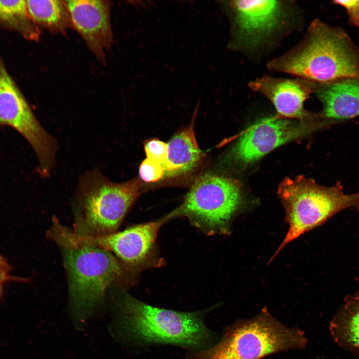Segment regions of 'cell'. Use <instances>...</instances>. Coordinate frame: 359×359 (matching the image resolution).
Segmentation results:
<instances>
[{"label": "cell", "instance_id": "cell-5", "mask_svg": "<svg viewBox=\"0 0 359 359\" xmlns=\"http://www.w3.org/2000/svg\"><path fill=\"white\" fill-rule=\"evenodd\" d=\"M307 343L302 331L285 326L264 308L254 317L232 325L218 343L192 354L190 359H261L303 349Z\"/></svg>", "mask_w": 359, "mask_h": 359}, {"label": "cell", "instance_id": "cell-16", "mask_svg": "<svg viewBox=\"0 0 359 359\" xmlns=\"http://www.w3.org/2000/svg\"><path fill=\"white\" fill-rule=\"evenodd\" d=\"M330 331L340 347L359 354V291L344 299L331 322Z\"/></svg>", "mask_w": 359, "mask_h": 359}, {"label": "cell", "instance_id": "cell-14", "mask_svg": "<svg viewBox=\"0 0 359 359\" xmlns=\"http://www.w3.org/2000/svg\"><path fill=\"white\" fill-rule=\"evenodd\" d=\"M314 94L322 104V113L329 119L340 122L359 116V80L318 84Z\"/></svg>", "mask_w": 359, "mask_h": 359}, {"label": "cell", "instance_id": "cell-19", "mask_svg": "<svg viewBox=\"0 0 359 359\" xmlns=\"http://www.w3.org/2000/svg\"><path fill=\"white\" fill-rule=\"evenodd\" d=\"M139 175L144 182H154L164 177L165 170L163 164L146 158L139 166Z\"/></svg>", "mask_w": 359, "mask_h": 359}, {"label": "cell", "instance_id": "cell-3", "mask_svg": "<svg viewBox=\"0 0 359 359\" xmlns=\"http://www.w3.org/2000/svg\"><path fill=\"white\" fill-rule=\"evenodd\" d=\"M230 24L228 49L260 63L281 42L304 27L303 9L294 0L218 1Z\"/></svg>", "mask_w": 359, "mask_h": 359}, {"label": "cell", "instance_id": "cell-6", "mask_svg": "<svg viewBox=\"0 0 359 359\" xmlns=\"http://www.w3.org/2000/svg\"><path fill=\"white\" fill-rule=\"evenodd\" d=\"M278 194L286 211L289 229L271 262L288 243L348 208L359 210V191L346 193L340 184L325 186L303 176L286 178Z\"/></svg>", "mask_w": 359, "mask_h": 359}, {"label": "cell", "instance_id": "cell-21", "mask_svg": "<svg viewBox=\"0 0 359 359\" xmlns=\"http://www.w3.org/2000/svg\"><path fill=\"white\" fill-rule=\"evenodd\" d=\"M12 268L8 260L0 254V302L4 295V287L9 282L27 283L26 278L15 276L12 274Z\"/></svg>", "mask_w": 359, "mask_h": 359}, {"label": "cell", "instance_id": "cell-9", "mask_svg": "<svg viewBox=\"0 0 359 359\" xmlns=\"http://www.w3.org/2000/svg\"><path fill=\"white\" fill-rule=\"evenodd\" d=\"M0 126L10 127L24 138L37 158V172L48 177L55 164L56 141L37 119L0 59Z\"/></svg>", "mask_w": 359, "mask_h": 359}, {"label": "cell", "instance_id": "cell-22", "mask_svg": "<svg viewBox=\"0 0 359 359\" xmlns=\"http://www.w3.org/2000/svg\"><path fill=\"white\" fill-rule=\"evenodd\" d=\"M333 3L344 7L350 24L359 28V0H334Z\"/></svg>", "mask_w": 359, "mask_h": 359}, {"label": "cell", "instance_id": "cell-10", "mask_svg": "<svg viewBox=\"0 0 359 359\" xmlns=\"http://www.w3.org/2000/svg\"><path fill=\"white\" fill-rule=\"evenodd\" d=\"M339 122L323 117L302 121L277 115L256 121L240 136L231 151L234 161L242 166L256 162L278 147Z\"/></svg>", "mask_w": 359, "mask_h": 359}, {"label": "cell", "instance_id": "cell-17", "mask_svg": "<svg viewBox=\"0 0 359 359\" xmlns=\"http://www.w3.org/2000/svg\"><path fill=\"white\" fill-rule=\"evenodd\" d=\"M28 12L37 25L52 33H64L73 28L70 13L64 0H26Z\"/></svg>", "mask_w": 359, "mask_h": 359}, {"label": "cell", "instance_id": "cell-13", "mask_svg": "<svg viewBox=\"0 0 359 359\" xmlns=\"http://www.w3.org/2000/svg\"><path fill=\"white\" fill-rule=\"evenodd\" d=\"M73 28L82 37L88 47L102 64L106 52L112 47L111 1L107 0H65Z\"/></svg>", "mask_w": 359, "mask_h": 359}, {"label": "cell", "instance_id": "cell-11", "mask_svg": "<svg viewBox=\"0 0 359 359\" xmlns=\"http://www.w3.org/2000/svg\"><path fill=\"white\" fill-rule=\"evenodd\" d=\"M170 219L171 217L168 214L160 219L107 234L84 235L76 232L75 234L82 242L113 253L118 258L124 271H135L148 267L152 263L155 256L158 231Z\"/></svg>", "mask_w": 359, "mask_h": 359}, {"label": "cell", "instance_id": "cell-4", "mask_svg": "<svg viewBox=\"0 0 359 359\" xmlns=\"http://www.w3.org/2000/svg\"><path fill=\"white\" fill-rule=\"evenodd\" d=\"M111 310V331L123 343H166L199 348L211 337L199 312L158 308L123 291L113 294Z\"/></svg>", "mask_w": 359, "mask_h": 359}, {"label": "cell", "instance_id": "cell-20", "mask_svg": "<svg viewBox=\"0 0 359 359\" xmlns=\"http://www.w3.org/2000/svg\"><path fill=\"white\" fill-rule=\"evenodd\" d=\"M144 150L147 158L164 164L168 155L167 143L158 139H151L145 143Z\"/></svg>", "mask_w": 359, "mask_h": 359}, {"label": "cell", "instance_id": "cell-2", "mask_svg": "<svg viewBox=\"0 0 359 359\" xmlns=\"http://www.w3.org/2000/svg\"><path fill=\"white\" fill-rule=\"evenodd\" d=\"M48 236L60 247L69 279L70 316L79 330L101 312L107 288L124 274L111 252L79 241L54 217Z\"/></svg>", "mask_w": 359, "mask_h": 359}, {"label": "cell", "instance_id": "cell-15", "mask_svg": "<svg viewBox=\"0 0 359 359\" xmlns=\"http://www.w3.org/2000/svg\"><path fill=\"white\" fill-rule=\"evenodd\" d=\"M197 109L190 124L177 132L167 143V158L163 165L166 177H177L188 173L203 159L204 154L198 145L194 130Z\"/></svg>", "mask_w": 359, "mask_h": 359}, {"label": "cell", "instance_id": "cell-1", "mask_svg": "<svg viewBox=\"0 0 359 359\" xmlns=\"http://www.w3.org/2000/svg\"><path fill=\"white\" fill-rule=\"evenodd\" d=\"M266 67L318 84L359 80V47L343 28L315 18L299 41Z\"/></svg>", "mask_w": 359, "mask_h": 359}, {"label": "cell", "instance_id": "cell-12", "mask_svg": "<svg viewBox=\"0 0 359 359\" xmlns=\"http://www.w3.org/2000/svg\"><path fill=\"white\" fill-rule=\"evenodd\" d=\"M318 83L296 77L287 78L264 75L251 80L249 88L268 99L278 116L287 119L310 121L323 117V114L309 112L305 101L314 94Z\"/></svg>", "mask_w": 359, "mask_h": 359}, {"label": "cell", "instance_id": "cell-7", "mask_svg": "<svg viewBox=\"0 0 359 359\" xmlns=\"http://www.w3.org/2000/svg\"><path fill=\"white\" fill-rule=\"evenodd\" d=\"M141 181L135 178L121 183L111 181L98 169L85 173L79 180L77 195L81 231L84 235L115 232L141 194Z\"/></svg>", "mask_w": 359, "mask_h": 359}, {"label": "cell", "instance_id": "cell-8", "mask_svg": "<svg viewBox=\"0 0 359 359\" xmlns=\"http://www.w3.org/2000/svg\"><path fill=\"white\" fill-rule=\"evenodd\" d=\"M242 200L241 188L237 180L206 174L195 180L182 203L170 215L172 218L186 217L207 233H227Z\"/></svg>", "mask_w": 359, "mask_h": 359}, {"label": "cell", "instance_id": "cell-18", "mask_svg": "<svg viewBox=\"0 0 359 359\" xmlns=\"http://www.w3.org/2000/svg\"><path fill=\"white\" fill-rule=\"evenodd\" d=\"M0 23L28 40L36 41L39 39V27L31 17L26 0H0Z\"/></svg>", "mask_w": 359, "mask_h": 359}]
</instances>
